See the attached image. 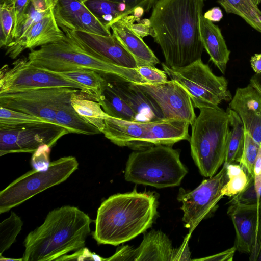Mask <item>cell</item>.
Masks as SVG:
<instances>
[{
  "label": "cell",
  "mask_w": 261,
  "mask_h": 261,
  "mask_svg": "<svg viewBox=\"0 0 261 261\" xmlns=\"http://www.w3.org/2000/svg\"><path fill=\"white\" fill-rule=\"evenodd\" d=\"M204 6V0H156L154 4L149 19L167 66L182 67L201 59L199 19Z\"/></svg>",
  "instance_id": "cell-1"
},
{
  "label": "cell",
  "mask_w": 261,
  "mask_h": 261,
  "mask_svg": "<svg viewBox=\"0 0 261 261\" xmlns=\"http://www.w3.org/2000/svg\"><path fill=\"white\" fill-rule=\"evenodd\" d=\"M158 206L156 196L149 191L113 195L98 208L93 237L98 244L130 241L151 227Z\"/></svg>",
  "instance_id": "cell-2"
},
{
  "label": "cell",
  "mask_w": 261,
  "mask_h": 261,
  "mask_svg": "<svg viewBox=\"0 0 261 261\" xmlns=\"http://www.w3.org/2000/svg\"><path fill=\"white\" fill-rule=\"evenodd\" d=\"M92 220L79 208L65 205L50 211L24 241L23 261L58 260L85 247Z\"/></svg>",
  "instance_id": "cell-3"
},
{
  "label": "cell",
  "mask_w": 261,
  "mask_h": 261,
  "mask_svg": "<svg viewBox=\"0 0 261 261\" xmlns=\"http://www.w3.org/2000/svg\"><path fill=\"white\" fill-rule=\"evenodd\" d=\"M27 58L32 64L50 71L88 69L100 73L107 80L120 79L136 83H147L136 68L120 66L90 55L66 35L62 40L32 50Z\"/></svg>",
  "instance_id": "cell-4"
},
{
  "label": "cell",
  "mask_w": 261,
  "mask_h": 261,
  "mask_svg": "<svg viewBox=\"0 0 261 261\" xmlns=\"http://www.w3.org/2000/svg\"><path fill=\"white\" fill-rule=\"evenodd\" d=\"M192 123L189 142L191 156L201 175L211 177L225 161L229 133L227 111L218 108H202Z\"/></svg>",
  "instance_id": "cell-5"
},
{
  "label": "cell",
  "mask_w": 261,
  "mask_h": 261,
  "mask_svg": "<svg viewBox=\"0 0 261 261\" xmlns=\"http://www.w3.org/2000/svg\"><path fill=\"white\" fill-rule=\"evenodd\" d=\"M188 173L179 152L172 146L158 145L136 150L129 155L125 179L161 189L180 185Z\"/></svg>",
  "instance_id": "cell-6"
},
{
  "label": "cell",
  "mask_w": 261,
  "mask_h": 261,
  "mask_svg": "<svg viewBox=\"0 0 261 261\" xmlns=\"http://www.w3.org/2000/svg\"><path fill=\"white\" fill-rule=\"evenodd\" d=\"M162 66L170 79L187 91L194 108H218L222 102L232 98L226 79L215 75L201 59L182 67L171 68L164 63Z\"/></svg>",
  "instance_id": "cell-7"
},
{
  "label": "cell",
  "mask_w": 261,
  "mask_h": 261,
  "mask_svg": "<svg viewBox=\"0 0 261 261\" xmlns=\"http://www.w3.org/2000/svg\"><path fill=\"white\" fill-rule=\"evenodd\" d=\"M79 163L72 156L60 158L45 170L34 169L17 178L0 192V213L10 211L39 193L65 181Z\"/></svg>",
  "instance_id": "cell-8"
},
{
  "label": "cell",
  "mask_w": 261,
  "mask_h": 261,
  "mask_svg": "<svg viewBox=\"0 0 261 261\" xmlns=\"http://www.w3.org/2000/svg\"><path fill=\"white\" fill-rule=\"evenodd\" d=\"M50 88H83L56 73L32 64L28 58L15 60L11 67L3 66L0 71V94Z\"/></svg>",
  "instance_id": "cell-9"
},
{
  "label": "cell",
  "mask_w": 261,
  "mask_h": 261,
  "mask_svg": "<svg viewBox=\"0 0 261 261\" xmlns=\"http://www.w3.org/2000/svg\"><path fill=\"white\" fill-rule=\"evenodd\" d=\"M227 179V165L224 163L218 173L203 180L193 190L179 189L177 200L182 203V220L184 226L189 229V236L203 219L214 211L224 197L221 191Z\"/></svg>",
  "instance_id": "cell-10"
},
{
  "label": "cell",
  "mask_w": 261,
  "mask_h": 261,
  "mask_svg": "<svg viewBox=\"0 0 261 261\" xmlns=\"http://www.w3.org/2000/svg\"><path fill=\"white\" fill-rule=\"evenodd\" d=\"M81 90L71 88H50L0 94V107L45 119L56 124L58 107L70 102Z\"/></svg>",
  "instance_id": "cell-11"
},
{
  "label": "cell",
  "mask_w": 261,
  "mask_h": 261,
  "mask_svg": "<svg viewBox=\"0 0 261 261\" xmlns=\"http://www.w3.org/2000/svg\"><path fill=\"white\" fill-rule=\"evenodd\" d=\"M69 133L65 128L51 122L0 130V156L13 153H33L42 145L53 147Z\"/></svg>",
  "instance_id": "cell-12"
},
{
  "label": "cell",
  "mask_w": 261,
  "mask_h": 261,
  "mask_svg": "<svg viewBox=\"0 0 261 261\" xmlns=\"http://www.w3.org/2000/svg\"><path fill=\"white\" fill-rule=\"evenodd\" d=\"M156 103L164 119H179L190 125L196 117L192 101L185 89L174 80L158 84L136 83Z\"/></svg>",
  "instance_id": "cell-13"
},
{
  "label": "cell",
  "mask_w": 261,
  "mask_h": 261,
  "mask_svg": "<svg viewBox=\"0 0 261 261\" xmlns=\"http://www.w3.org/2000/svg\"><path fill=\"white\" fill-rule=\"evenodd\" d=\"M227 214L235 229L237 251L256 261L261 240V205L230 204Z\"/></svg>",
  "instance_id": "cell-14"
},
{
  "label": "cell",
  "mask_w": 261,
  "mask_h": 261,
  "mask_svg": "<svg viewBox=\"0 0 261 261\" xmlns=\"http://www.w3.org/2000/svg\"><path fill=\"white\" fill-rule=\"evenodd\" d=\"M63 32L80 49L90 55L123 67H138L133 56L112 34L104 36L69 30Z\"/></svg>",
  "instance_id": "cell-15"
},
{
  "label": "cell",
  "mask_w": 261,
  "mask_h": 261,
  "mask_svg": "<svg viewBox=\"0 0 261 261\" xmlns=\"http://www.w3.org/2000/svg\"><path fill=\"white\" fill-rule=\"evenodd\" d=\"M53 13L62 31H82L111 36L106 28L85 5L83 0H53Z\"/></svg>",
  "instance_id": "cell-16"
},
{
  "label": "cell",
  "mask_w": 261,
  "mask_h": 261,
  "mask_svg": "<svg viewBox=\"0 0 261 261\" xmlns=\"http://www.w3.org/2000/svg\"><path fill=\"white\" fill-rule=\"evenodd\" d=\"M173 249L166 234L160 230H152L144 234L137 248L123 246L106 260L172 261Z\"/></svg>",
  "instance_id": "cell-17"
},
{
  "label": "cell",
  "mask_w": 261,
  "mask_h": 261,
  "mask_svg": "<svg viewBox=\"0 0 261 261\" xmlns=\"http://www.w3.org/2000/svg\"><path fill=\"white\" fill-rule=\"evenodd\" d=\"M57 24L53 10L51 13L34 22L21 37L6 48V55L16 59L24 50H33L65 38L66 35Z\"/></svg>",
  "instance_id": "cell-18"
},
{
  "label": "cell",
  "mask_w": 261,
  "mask_h": 261,
  "mask_svg": "<svg viewBox=\"0 0 261 261\" xmlns=\"http://www.w3.org/2000/svg\"><path fill=\"white\" fill-rule=\"evenodd\" d=\"M241 118L245 131L261 146V94L250 83L238 88L229 107Z\"/></svg>",
  "instance_id": "cell-19"
},
{
  "label": "cell",
  "mask_w": 261,
  "mask_h": 261,
  "mask_svg": "<svg viewBox=\"0 0 261 261\" xmlns=\"http://www.w3.org/2000/svg\"><path fill=\"white\" fill-rule=\"evenodd\" d=\"M109 80L120 97L136 113L139 122L163 119L156 103L134 82L120 79Z\"/></svg>",
  "instance_id": "cell-20"
},
{
  "label": "cell",
  "mask_w": 261,
  "mask_h": 261,
  "mask_svg": "<svg viewBox=\"0 0 261 261\" xmlns=\"http://www.w3.org/2000/svg\"><path fill=\"white\" fill-rule=\"evenodd\" d=\"M137 21L133 15L126 16L111 27L113 35L136 60L138 67L155 66L159 63L152 50L131 29L130 24Z\"/></svg>",
  "instance_id": "cell-21"
},
{
  "label": "cell",
  "mask_w": 261,
  "mask_h": 261,
  "mask_svg": "<svg viewBox=\"0 0 261 261\" xmlns=\"http://www.w3.org/2000/svg\"><path fill=\"white\" fill-rule=\"evenodd\" d=\"M199 32L204 49L210 56V60L225 74L229 60L230 51L219 27L205 18L203 14L199 19Z\"/></svg>",
  "instance_id": "cell-22"
},
{
  "label": "cell",
  "mask_w": 261,
  "mask_h": 261,
  "mask_svg": "<svg viewBox=\"0 0 261 261\" xmlns=\"http://www.w3.org/2000/svg\"><path fill=\"white\" fill-rule=\"evenodd\" d=\"M53 72L63 78L80 85L83 88V93L97 101L99 100L107 82V79L101 74L88 69Z\"/></svg>",
  "instance_id": "cell-23"
},
{
  "label": "cell",
  "mask_w": 261,
  "mask_h": 261,
  "mask_svg": "<svg viewBox=\"0 0 261 261\" xmlns=\"http://www.w3.org/2000/svg\"><path fill=\"white\" fill-rule=\"evenodd\" d=\"M85 5L95 17L108 29L115 22L133 11L124 3L111 0H83Z\"/></svg>",
  "instance_id": "cell-24"
},
{
  "label": "cell",
  "mask_w": 261,
  "mask_h": 261,
  "mask_svg": "<svg viewBox=\"0 0 261 261\" xmlns=\"http://www.w3.org/2000/svg\"><path fill=\"white\" fill-rule=\"evenodd\" d=\"M70 102L75 111L84 120L102 133L105 120L109 115L104 111L98 101L80 92L73 94Z\"/></svg>",
  "instance_id": "cell-25"
},
{
  "label": "cell",
  "mask_w": 261,
  "mask_h": 261,
  "mask_svg": "<svg viewBox=\"0 0 261 261\" xmlns=\"http://www.w3.org/2000/svg\"><path fill=\"white\" fill-rule=\"evenodd\" d=\"M98 102L104 111L111 117L138 121L136 113L120 97L108 80Z\"/></svg>",
  "instance_id": "cell-26"
},
{
  "label": "cell",
  "mask_w": 261,
  "mask_h": 261,
  "mask_svg": "<svg viewBox=\"0 0 261 261\" xmlns=\"http://www.w3.org/2000/svg\"><path fill=\"white\" fill-rule=\"evenodd\" d=\"M226 111L229 115L231 127L224 163L228 165L240 162L244 146L245 129L239 115L229 108L227 109Z\"/></svg>",
  "instance_id": "cell-27"
},
{
  "label": "cell",
  "mask_w": 261,
  "mask_h": 261,
  "mask_svg": "<svg viewBox=\"0 0 261 261\" xmlns=\"http://www.w3.org/2000/svg\"><path fill=\"white\" fill-rule=\"evenodd\" d=\"M55 121L57 124L67 129L70 133L87 135L101 133L96 127L84 120L75 111L70 102L58 107Z\"/></svg>",
  "instance_id": "cell-28"
},
{
  "label": "cell",
  "mask_w": 261,
  "mask_h": 261,
  "mask_svg": "<svg viewBox=\"0 0 261 261\" xmlns=\"http://www.w3.org/2000/svg\"><path fill=\"white\" fill-rule=\"evenodd\" d=\"M217 2L227 13L240 16L261 33V10L253 0H217Z\"/></svg>",
  "instance_id": "cell-29"
},
{
  "label": "cell",
  "mask_w": 261,
  "mask_h": 261,
  "mask_svg": "<svg viewBox=\"0 0 261 261\" xmlns=\"http://www.w3.org/2000/svg\"><path fill=\"white\" fill-rule=\"evenodd\" d=\"M48 122H50L41 117L0 107V130L16 129Z\"/></svg>",
  "instance_id": "cell-30"
},
{
  "label": "cell",
  "mask_w": 261,
  "mask_h": 261,
  "mask_svg": "<svg viewBox=\"0 0 261 261\" xmlns=\"http://www.w3.org/2000/svg\"><path fill=\"white\" fill-rule=\"evenodd\" d=\"M227 175L228 179L221 192L224 196L232 197L246 187L249 175L241 165L236 163L227 165Z\"/></svg>",
  "instance_id": "cell-31"
},
{
  "label": "cell",
  "mask_w": 261,
  "mask_h": 261,
  "mask_svg": "<svg viewBox=\"0 0 261 261\" xmlns=\"http://www.w3.org/2000/svg\"><path fill=\"white\" fill-rule=\"evenodd\" d=\"M23 221L20 217L11 212L9 217L0 223V255L15 242L21 230Z\"/></svg>",
  "instance_id": "cell-32"
},
{
  "label": "cell",
  "mask_w": 261,
  "mask_h": 261,
  "mask_svg": "<svg viewBox=\"0 0 261 261\" xmlns=\"http://www.w3.org/2000/svg\"><path fill=\"white\" fill-rule=\"evenodd\" d=\"M15 15L13 7L0 4V47L6 48L13 41Z\"/></svg>",
  "instance_id": "cell-33"
},
{
  "label": "cell",
  "mask_w": 261,
  "mask_h": 261,
  "mask_svg": "<svg viewBox=\"0 0 261 261\" xmlns=\"http://www.w3.org/2000/svg\"><path fill=\"white\" fill-rule=\"evenodd\" d=\"M260 146L250 134L245 131L244 146L239 163L243 167L249 176H253L254 165Z\"/></svg>",
  "instance_id": "cell-34"
},
{
  "label": "cell",
  "mask_w": 261,
  "mask_h": 261,
  "mask_svg": "<svg viewBox=\"0 0 261 261\" xmlns=\"http://www.w3.org/2000/svg\"><path fill=\"white\" fill-rule=\"evenodd\" d=\"M228 203L247 205H259L258 195L255 187L254 176H249L248 181L246 187L242 191L233 196Z\"/></svg>",
  "instance_id": "cell-35"
},
{
  "label": "cell",
  "mask_w": 261,
  "mask_h": 261,
  "mask_svg": "<svg viewBox=\"0 0 261 261\" xmlns=\"http://www.w3.org/2000/svg\"><path fill=\"white\" fill-rule=\"evenodd\" d=\"M30 2V0H0V4H6L14 8L15 24L13 32V41L18 37Z\"/></svg>",
  "instance_id": "cell-36"
},
{
  "label": "cell",
  "mask_w": 261,
  "mask_h": 261,
  "mask_svg": "<svg viewBox=\"0 0 261 261\" xmlns=\"http://www.w3.org/2000/svg\"><path fill=\"white\" fill-rule=\"evenodd\" d=\"M50 147L46 144L40 146L33 153L31 158V165L33 169L42 171L47 169L49 165Z\"/></svg>",
  "instance_id": "cell-37"
},
{
  "label": "cell",
  "mask_w": 261,
  "mask_h": 261,
  "mask_svg": "<svg viewBox=\"0 0 261 261\" xmlns=\"http://www.w3.org/2000/svg\"><path fill=\"white\" fill-rule=\"evenodd\" d=\"M137 70L140 75L149 84H158L167 81V74L155 66L144 65L139 66Z\"/></svg>",
  "instance_id": "cell-38"
},
{
  "label": "cell",
  "mask_w": 261,
  "mask_h": 261,
  "mask_svg": "<svg viewBox=\"0 0 261 261\" xmlns=\"http://www.w3.org/2000/svg\"><path fill=\"white\" fill-rule=\"evenodd\" d=\"M132 30L139 37L143 38L151 36L153 38L155 36V32L151 26L149 19H143L139 20L138 23L132 22L130 24Z\"/></svg>",
  "instance_id": "cell-39"
},
{
  "label": "cell",
  "mask_w": 261,
  "mask_h": 261,
  "mask_svg": "<svg viewBox=\"0 0 261 261\" xmlns=\"http://www.w3.org/2000/svg\"><path fill=\"white\" fill-rule=\"evenodd\" d=\"M105 260L100 256L91 253L87 248L85 247L79 251L74 252L70 255H65L58 259V260Z\"/></svg>",
  "instance_id": "cell-40"
},
{
  "label": "cell",
  "mask_w": 261,
  "mask_h": 261,
  "mask_svg": "<svg viewBox=\"0 0 261 261\" xmlns=\"http://www.w3.org/2000/svg\"><path fill=\"white\" fill-rule=\"evenodd\" d=\"M190 236L187 234L180 247L173 249L172 261L190 260L191 253L188 247V240Z\"/></svg>",
  "instance_id": "cell-41"
},
{
  "label": "cell",
  "mask_w": 261,
  "mask_h": 261,
  "mask_svg": "<svg viewBox=\"0 0 261 261\" xmlns=\"http://www.w3.org/2000/svg\"><path fill=\"white\" fill-rule=\"evenodd\" d=\"M125 4L133 11L137 7L143 8L145 12H148L152 8L156 0H111Z\"/></svg>",
  "instance_id": "cell-42"
},
{
  "label": "cell",
  "mask_w": 261,
  "mask_h": 261,
  "mask_svg": "<svg viewBox=\"0 0 261 261\" xmlns=\"http://www.w3.org/2000/svg\"><path fill=\"white\" fill-rule=\"evenodd\" d=\"M237 251L234 246L220 253L199 259H192L193 260L202 261H231Z\"/></svg>",
  "instance_id": "cell-43"
},
{
  "label": "cell",
  "mask_w": 261,
  "mask_h": 261,
  "mask_svg": "<svg viewBox=\"0 0 261 261\" xmlns=\"http://www.w3.org/2000/svg\"><path fill=\"white\" fill-rule=\"evenodd\" d=\"M253 176L255 189L258 195L259 191L261 188V146H260L255 163Z\"/></svg>",
  "instance_id": "cell-44"
},
{
  "label": "cell",
  "mask_w": 261,
  "mask_h": 261,
  "mask_svg": "<svg viewBox=\"0 0 261 261\" xmlns=\"http://www.w3.org/2000/svg\"><path fill=\"white\" fill-rule=\"evenodd\" d=\"M35 9L39 12H45L53 8V0H31Z\"/></svg>",
  "instance_id": "cell-45"
},
{
  "label": "cell",
  "mask_w": 261,
  "mask_h": 261,
  "mask_svg": "<svg viewBox=\"0 0 261 261\" xmlns=\"http://www.w3.org/2000/svg\"><path fill=\"white\" fill-rule=\"evenodd\" d=\"M223 16L222 11L219 7H213L203 15L205 18L212 22L220 21Z\"/></svg>",
  "instance_id": "cell-46"
},
{
  "label": "cell",
  "mask_w": 261,
  "mask_h": 261,
  "mask_svg": "<svg viewBox=\"0 0 261 261\" xmlns=\"http://www.w3.org/2000/svg\"><path fill=\"white\" fill-rule=\"evenodd\" d=\"M252 69L255 73H261V53L255 54L251 57L250 60Z\"/></svg>",
  "instance_id": "cell-47"
},
{
  "label": "cell",
  "mask_w": 261,
  "mask_h": 261,
  "mask_svg": "<svg viewBox=\"0 0 261 261\" xmlns=\"http://www.w3.org/2000/svg\"><path fill=\"white\" fill-rule=\"evenodd\" d=\"M249 83L261 94V73H255L250 79Z\"/></svg>",
  "instance_id": "cell-48"
},
{
  "label": "cell",
  "mask_w": 261,
  "mask_h": 261,
  "mask_svg": "<svg viewBox=\"0 0 261 261\" xmlns=\"http://www.w3.org/2000/svg\"><path fill=\"white\" fill-rule=\"evenodd\" d=\"M0 260H23L22 258L14 259V258H6L0 255Z\"/></svg>",
  "instance_id": "cell-49"
},
{
  "label": "cell",
  "mask_w": 261,
  "mask_h": 261,
  "mask_svg": "<svg viewBox=\"0 0 261 261\" xmlns=\"http://www.w3.org/2000/svg\"><path fill=\"white\" fill-rule=\"evenodd\" d=\"M256 261H261V240H260V243L259 251H258V253L257 254V256Z\"/></svg>",
  "instance_id": "cell-50"
},
{
  "label": "cell",
  "mask_w": 261,
  "mask_h": 261,
  "mask_svg": "<svg viewBox=\"0 0 261 261\" xmlns=\"http://www.w3.org/2000/svg\"><path fill=\"white\" fill-rule=\"evenodd\" d=\"M258 202H259V204L261 205V188L259 190V193H258Z\"/></svg>",
  "instance_id": "cell-51"
},
{
  "label": "cell",
  "mask_w": 261,
  "mask_h": 261,
  "mask_svg": "<svg viewBox=\"0 0 261 261\" xmlns=\"http://www.w3.org/2000/svg\"><path fill=\"white\" fill-rule=\"evenodd\" d=\"M254 3L258 6L261 4V0H253Z\"/></svg>",
  "instance_id": "cell-52"
}]
</instances>
